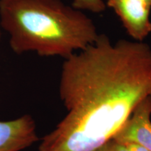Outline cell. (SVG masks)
Returning <instances> with one entry per match:
<instances>
[{
	"mask_svg": "<svg viewBox=\"0 0 151 151\" xmlns=\"http://www.w3.org/2000/svg\"><path fill=\"white\" fill-rule=\"evenodd\" d=\"M65 60L60 96L67 114L39 151H94L151 96V48L143 41L113 43L102 34Z\"/></svg>",
	"mask_w": 151,
	"mask_h": 151,
	"instance_id": "cell-1",
	"label": "cell"
},
{
	"mask_svg": "<svg viewBox=\"0 0 151 151\" xmlns=\"http://www.w3.org/2000/svg\"><path fill=\"white\" fill-rule=\"evenodd\" d=\"M0 26L14 52L65 59L97 39L93 20L62 0H0Z\"/></svg>",
	"mask_w": 151,
	"mask_h": 151,
	"instance_id": "cell-2",
	"label": "cell"
},
{
	"mask_svg": "<svg viewBox=\"0 0 151 151\" xmlns=\"http://www.w3.org/2000/svg\"><path fill=\"white\" fill-rule=\"evenodd\" d=\"M120 18L128 35L134 41H143L151 32V7L142 0H106Z\"/></svg>",
	"mask_w": 151,
	"mask_h": 151,
	"instance_id": "cell-3",
	"label": "cell"
},
{
	"mask_svg": "<svg viewBox=\"0 0 151 151\" xmlns=\"http://www.w3.org/2000/svg\"><path fill=\"white\" fill-rule=\"evenodd\" d=\"M151 96L138 104L112 139L122 145L133 143L151 151Z\"/></svg>",
	"mask_w": 151,
	"mask_h": 151,
	"instance_id": "cell-4",
	"label": "cell"
},
{
	"mask_svg": "<svg viewBox=\"0 0 151 151\" xmlns=\"http://www.w3.org/2000/svg\"><path fill=\"white\" fill-rule=\"evenodd\" d=\"M37 141L36 124L30 116L0 121V151H20Z\"/></svg>",
	"mask_w": 151,
	"mask_h": 151,
	"instance_id": "cell-5",
	"label": "cell"
},
{
	"mask_svg": "<svg viewBox=\"0 0 151 151\" xmlns=\"http://www.w3.org/2000/svg\"><path fill=\"white\" fill-rule=\"evenodd\" d=\"M72 6L80 11H88L100 14L106 10V5L103 0H73Z\"/></svg>",
	"mask_w": 151,
	"mask_h": 151,
	"instance_id": "cell-6",
	"label": "cell"
},
{
	"mask_svg": "<svg viewBox=\"0 0 151 151\" xmlns=\"http://www.w3.org/2000/svg\"><path fill=\"white\" fill-rule=\"evenodd\" d=\"M94 151H128L125 146L111 139Z\"/></svg>",
	"mask_w": 151,
	"mask_h": 151,
	"instance_id": "cell-7",
	"label": "cell"
},
{
	"mask_svg": "<svg viewBox=\"0 0 151 151\" xmlns=\"http://www.w3.org/2000/svg\"><path fill=\"white\" fill-rule=\"evenodd\" d=\"M124 146H125L128 151H150L148 149L145 148L144 147L133 143H127V144H124Z\"/></svg>",
	"mask_w": 151,
	"mask_h": 151,
	"instance_id": "cell-8",
	"label": "cell"
},
{
	"mask_svg": "<svg viewBox=\"0 0 151 151\" xmlns=\"http://www.w3.org/2000/svg\"><path fill=\"white\" fill-rule=\"evenodd\" d=\"M142 1H144V2H146L147 4L149 5L151 7V0H142Z\"/></svg>",
	"mask_w": 151,
	"mask_h": 151,
	"instance_id": "cell-9",
	"label": "cell"
},
{
	"mask_svg": "<svg viewBox=\"0 0 151 151\" xmlns=\"http://www.w3.org/2000/svg\"><path fill=\"white\" fill-rule=\"evenodd\" d=\"M0 39H1V26H0Z\"/></svg>",
	"mask_w": 151,
	"mask_h": 151,
	"instance_id": "cell-10",
	"label": "cell"
}]
</instances>
